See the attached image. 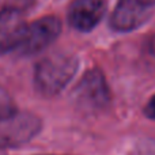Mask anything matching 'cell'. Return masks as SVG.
<instances>
[{
    "label": "cell",
    "mask_w": 155,
    "mask_h": 155,
    "mask_svg": "<svg viewBox=\"0 0 155 155\" xmlns=\"http://www.w3.org/2000/svg\"><path fill=\"white\" fill-rule=\"evenodd\" d=\"M105 0H74L68 10V22L79 31H90L104 18Z\"/></svg>",
    "instance_id": "obj_7"
},
{
    "label": "cell",
    "mask_w": 155,
    "mask_h": 155,
    "mask_svg": "<svg viewBox=\"0 0 155 155\" xmlns=\"http://www.w3.org/2000/svg\"><path fill=\"white\" fill-rule=\"evenodd\" d=\"M74 91L80 104L93 109H101L110 99L106 80L99 70L87 71Z\"/></svg>",
    "instance_id": "obj_4"
},
{
    "label": "cell",
    "mask_w": 155,
    "mask_h": 155,
    "mask_svg": "<svg viewBox=\"0 0 155 155\" xmlns=\"http://www.w3.org/2000/svg\"><path fill=\"white\" fill-rule=\"evenodd\" d=\"M26 26L21 10L8 7L0 11V54L16 52L23 40Z\"/></svg>",
    "instance_id": "obj_5"
},
{
    "label": "cell",
    "mask_w": 155,
    "mask_h": 155,
    "mask_svg": "<svg viewBox=\"0 0 155 155\" xmlns=\"http://www.w3.org/2000/svg\"><path fill=\"white\" fill-rule=\"evenodd\" d=\"M41 131V120L35 114L0 104V148L21 147Z\"/></svg>",
    "instance_id": "obj_2"
},
{
    "label": "cell",
    "mask_w": 155,
    "mask_h": 155,
    "mask_svg": "<svg viewBox=\"0 0 155 155\" xmlns=\"http://www.w3.org/2000/svg\"><path fill=\"white\" fill-rule=\"evenodd\" d=\"M0 155H7V154H5L4 150H2V148H0Z\"/></svg>",
    "instance_id": "obj_11"
},
{
    "label": "cell",
    "mask_w": 155,
    "mask_h": 155,
    "mask_svg": "<svg viewBox=\"0 0 155 155\" xmlns=\"http://www.w3.org/2000/svg\"><path fill=\"white\" fill-rule=\"evenodd\" d=\"M151 16V7L139 0H118L110 26L116 31H131L144 25Z\"/></svg>",
    "instance_id": "obj_6"
},
{
    "label": "cell",
    "mask_w": 155,
    "mask_h": 155,
    "mask_svg": "<svg viewBox=\"0 0 155 155\" xmlns=\"http://www.w3.org/2000/svg\"><path fill=\"white\" fill-rule=\"evenodd\" d=\"M147 49H148V52H150L153 56H155V35H153V37L148 38V41H147Z\"/></svg>",
    "instance_id": "obj_9"
},
{
    "label": "cell",
    "mask_w": 155,
    "mask_h": 155,
    "mask_svg": "<svg viewBox=\"0 0 155 155\" xmlns=\"http://www.w3.org/2000/svg\"><path fill=\"white\" fill-rule=\"evenodd\" d=\"M79 68V60L71 53H54L37 63L34 86L40 94L54 97L61 93L74 79Z\"/></svg>",
    "instance_id": "obj_1"
},
{
    "label": "cell",
    "mask_w": 155,
    "mask_h": 155,
    "mask_svg": "<svg viewBox=\"0 0 155 155\" xmlns=\"http://www.w3.org/2000/svg\"><path fill=\"white\" fill-rule=\"evenodd\" d=\"M144 114H146V117L151 118V120H155V94L153 97H150V99H148L147 104H146Z\"/></svg>",
    "instance_id": "obj_8"
},
{
    "label": "cell",
    "mask_w": 155,
    "mask_h": 155,
    "mask_svg": "<svg viewBox=\"0 0 155 155\" xmlns=\"http://www.w3.org/2000/svg\"><path fill=\"white\" fill-rule=\"evenodd\" d=\"M61 31V22L56 16H44L27 25L16 53L21 56H31L48 48Z\"/></svg>",
    "instance_id": "obj_3"
},
{
    "label": "cell",
    "mask_w": 155,
    "mask_h": 155,
    "mask_svg": "<svg viewBox=\"0 0 155 155\" xmlns=\"http://www.w3.org/2000/svg\"><path fill=\"white\" fill-rule=\"evenodd\" d=\"M139 2H142V3H144V4H147V5H150V7H153V5L155 4V0H139Z\"/></svg>",
    "instance_id": "obj_10"
}]
</instances>
